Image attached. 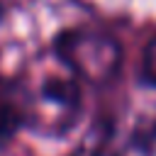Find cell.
<instances>
[{
  "label": "cell",
  "instance_id": "cell-1",
  "mask_svg": "<svg viewBox=\"0 0 156 156\" xmlns=\"http://www.w3.org/2000/svg\"><path fill=\"white\" fill-rule=\"evenodd\" d=\"M22 127L41 136L66 134L80 115V85L73 71L54 54L32 58L12 78Z\"/></svg>",
  "mask_w": 156,
  "mask_h": 156
},
{
  "label": "cell",
  "instance_id": "cell-2",
  "mask_svg": "<svg viewBox=\"0 0 156 156\" xmlns=\"http://www.w3.org/2000/svg\"><path fill=\"white\" fill-rule=\"evenodd\" d=\"M78 80L107 83L115 78L122 63V49L117 39L98 27H71L61 32L51 49Z\"/></svg>",
  "mask_w": 156,
  "mask_h": 156
},
{
  "label": "cell",
  "instance_id": "cell-3",
  "mask_svg": "<svg viewBox=\"0 0 156 156\" xmlns=\"http://www.w3.org/2000/svg\"><path fill=\"white\" fill-rule=\"evenodd\" d=\"M22 127L12 80H0V141H7Z\"/></svg>",
  "mask_w": 156,
  "mask_h": 156
},
{
  "label": "cell",
  "instance_id": "cell-4",
  "mask_svg": "<svg viewBox=\"0 0 156 156\" xmlns=\"http://www.w3.org/2000/svg\"><path fill=\"white\" fill-rule=\"evenodd\" d=\"M141 68H144V78L156 85V37H154V39L146 44V49H144Z\"/></svg>",
  "mask_w": 156,
  "mask_h": 156
},
{
  "label": "cell",
  "instance_id": "cell-5",
  "mask_svg": "<svg viewBox=\"0 0 156 156\" xmlns=\"http://www.w3.org/2000/svg\"><path fill=\"white\" fill-rule=\"evenodd\" d=\"M141 151L144 156H156V122H151L141 134Z\"/></svg>",
  "mask_w": 156,
  "mask_h": 156
},
{
  "label": "cell",
  "instance_id": "cell-6",
  "mask_svg": "<svg viewBox=\"0 0 156 156\" xmlns=\"http://www.w3.org/2000/svg\"><path fill=\"white\" fill-rule=\"evenodd\" d=\"M73 156H112L110 151H107V146L102 144V141H93V144H85L80 151H76Z\"/></svg>",
  "mask_w": 156,
  "mask_h": 156
},
{
  "label": "cell",
  "instance_id": "cell-7",
  "mask_svg": "<svg viewBox=\"0 0 156 156\" xmlns=\"http://www.w3.org/2000/svg\"><path fill=\"white\" fill-rule=\"evenodd\" d=\"M2 15H5V7H2V2H0V20H2Z\"/></svg>",
  "mask_w": 156,
  "mask_h": 156
}]
</instances>
